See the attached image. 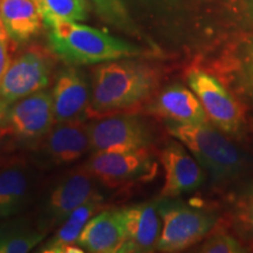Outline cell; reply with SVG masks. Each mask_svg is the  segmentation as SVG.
<instances>
[{
	"mask_svg": "<svg viewBox=\"0 0 253 253\" xmlns=\"http://www.w3.org/2000/svg\"><path fill=\"white\" fill-rule=\"evenodd\" d=\"M120 59L100 63L91 77L88 119L131 112L156 88V73L143 63Z\"/></svg>",
	"mask_w": 253,
	"mask_h": 253,
	"instance_id": "1",
	"label": "cell"
},
{
	"mask_svg": "<svg viewBox=\"0 0 253 253\" xmlns=\"http://www.w3.org/2000/svg\"><path fill=\"white\" fill-rule=\"evenodd\" d=\"M48 27L50 49L69 66L97 65L130 59L141 53L138 47L128 41L77 21L56 20Z\"/></svg>",
	"mask_w": 253,
	"mask_h": 253,
	"instance_id": "2",
	"label": "cell"
},
{
	"mask_svg": "<svg viewBox=\"0 0 253 253\" xmlns=\"http://www.w3.org/2000/svg\"><path fill=\"white\" fill-rule=\"evenodd\" d=\"M167 129L194 155L213 183H226L237 178L245 167L244 157L219 129L209 123L181 125L167 122Z\"/></svg>",
	"mask_w": 253,
	"mask_h": 253,
	"instance_id": "3",
	"label": "cell"
},
{
	"mask_svg": "<svg viewBox=\"0 0 253 253\" xmlns=\"http://www.w3.org/2000/svg\"><path fill=\"white\" fill-rule=\"evenodd\" d=\"M99 184L84 166L55 177L37 199L34 220L38 227L46 235L55 231L75 209L101 195Z\"/></svg>",
	"mask_w": 253,
	"mask_h": 253,
	"instance_id": "4",
	"label": "cell"
},
{
	"mask_svg": "<svg viewBox=\"0 0 253 253\" xmlns=\"http://www.w3.org/2000/svg\"><path fill=\"white\" fill-rule=\"evenodd\" d=\"M156 204L162 219L157 251L178 252L188 249L203 239L216 224L212 213L190 207L182 201L163 197Z\"/></svg>",
	"mask_w": 253,
	"mask_h": 253,
	"instance_id": "5",
	"label": "cell"
},
{
	"mask_svg": "<svg viewBox=\"0 0 253 253\" xmlns=\"http://www.w3.org/2000/svg\"><path fill=\"white\" fill-rule=\"evenodd\" d=\"M89 134L93 153L148 149L153 141L147 120L131 112L93 119Z\"/></svg>",
	"mask_w": 253,
	"mask_h": 253,
	"instance_id": "6",
	"label": "cell"
},
{
	"mask_svg": "<svg viewBox=\"0 0 253 253\" xmlns=\"http://www.w3.org/2000/svg\"><path fill=\"white\" fill-rule=\"evenodd\" d=\"M84 166L101 185L109 189L128 188L147 181L155 170L148 149L94 153Z\"/></svg>",
	"mask_w": 253,
	"mask_h": 253,
	"instance_id": "7",
	"label": "cell"
},
{
	"mask_svg": "<svg viewBox=\"0 0 253 253\" xmlns=\"http://www.w3.org/2000/svg\"><path fill=\"white\" fill-rule=\"evenodd\" d=\"M91 150L89 123L84 121L54 123L40 138L36 166L53 169L72 164Z\"/></svg>",
	"mask_w": 253,
	"mask_h": 253,
	"instance_id": "8",
	"label": "cell"
},
{
	"mask_svg": "<svg viewBox=\"0 0 253 253\" xmlns=\"http://www.w3.org/2000/svg\"><path fill=\"white\" fill-rule=\"evenodd\" d=\"M52 59L39 47H31L13 59L0 84V99L8 104L46 89L52 78Z\"/></svg>",
	"mask_w": 253,
	"mask_h": 253,
	"instance_id": "9",
	"label": "cell"
},
{
	"mask_svg": "<svg viewBox=\"0 0 253 253\" xmlns=\"http://www.w3.org/2000/svg\"><path fill=\"white\" fill-rule=\"evenodd\" d=\"M188 84L201 101L208 119L227 134H237L243 126V114L225 87L208 72L195 68L188 73Z\"/></svg>",
	"mask_w": 253,
	"mask_h": 253,
	"instance_id": "10",
	"label": "cell"
},
{
	"mask_svg": "<svg viewBox=\"0 0 253 253\" xmlns=\"http://www.w3.org/2000/svg\"><path fill=\"white\" fill-rule=\"evenodd\" d=\"M40 194V177L36 166L14 157L0 164V218L18 216Z\"/></svg>",
	"mask_w": 253,
	"mask_h": 253,
	"instance_id": "11",
	"label": "cell"
},
{
	"mask_svg": "<svg viewBox=\"0 0 253 253\" xmlns=\"http://www.w3.org/2000/svg\"><path fill=\"white\" fill-rule=\"evenodd\" d=\"M91 81L77 66L63 68L55 79L52 90L55 123L84 121L88 119Z\"/></svg>",
	"mask_w": 253,
	"mask_h": 253,
	"instance_id": "12",
	"label": "cell"
},
{
	"mask_svg": "<svg viewBox=\"0 0 253 253\" xmlns=\"http://www.w3.org/2000/svg\"><path fill=\"white\" fill-rule=\"evenodd\" d=\"M55 123L52 91L42 89L9 106L7 125L24 140L42 138Z\"/></svg>",
	"mask_w": 253,
	"mask_h": 253,
	"instance_id": "13",
	"label": "cell"
},
{
	"mask_svg": "<svg viewBox=\"0 0 253 253\" xmlns=\"http://www.w3.org/2000/svg\"><path fill=\"white\" fill-rule=\"evenodd\" d=\"M164 168V184L162 197L175 198L177 196L194 191L203 184L204 170L195 156L182 142H170L160 153Z\"/></svg>",
	"mask_w": 253,
	"mask_h": 253,
	"instance_id": "14",
	"label": "cell"
},
{
	"mask_svg": "<svg viewBox=\"0 0 253 253\" xmlns=\"http://www.w3.org/2000/svg\"><path fill=\"white\" fill-rule=\"evenodd\" d=\"M125 242L120 253H145L156 249L162 219L156 203H140L122 208Z\"/></svg>",
	"mask_w": 253,
	"mask_h": 253,
	"instance_id": "15",
	"label": "cell"
},
{
	"mask_svg": "<svg viewBox=\"0 0 253 253\" xmlns=\"http://www.w3.org/2000/svg\"><path fill=\"white\" fill-rule=\"evenodd\" d=\"M125 242L122 209H107L88 220L78 239L84 251L91 253L119 252Z\"/></svg>",
	"mask_w": 253,
	"mask_h": 253,
	"instance_id": "16",
	"label": "cell"
},
{
	"mask_svg": "<svg viewBox=\"0 0 253 253\" xmlns=\"http://www.w3.org/2000/svg\"><path fill=\"white\" fill-rule=\"evenodd\" d=\"M149 110L168 122L181 125H203L209 120L196 94L182 84H172L161 91Z\"/></svg>",
	"mask_w": 253,
	"mask_h": 253,
	"instance_id": "17",
	"label": "cell"
},
{
	"mask_svg": "<svg viewBox=\"0 0 253 253\" xmlns=\"http://www.w3.org/2000/svg\"><path fill=\"white\" fill-rule=\"evenodd\" d=\"M102 196L89 199L86 203L80 205L69 214L67 219L54 231V235L41 245L39 252L43 253H62V252H80L78 249V239L82 230L84 229L88 220L101 210H104ZM82 250V249H81ZM84 251V250H82Z\"/></svg>",
	"mask_w": 253,
	"mask_h": 253,
	"instance_id": "18",
	"label": "cell"
},
{
	"mask_svg": "<svg viewBox=\"0 0 253 253\" xmlns=\"http://www.w3.org/2000/svg\"><path fill=\"white\" fill-rule=\"evenodd\" d=\"M0 17L14 42H24L39 33L42 15L34 0H0Z\"/></svg>",
	"mask_w": 253,
	"mask_h": 253,
	"instance_id": "19",
	"label": "cell"
},
{
	"mask_svg": "<svg viewBox=\"0 0 253 253\" xmlns=\"http://www.w3.org/2000/svg\"><path fill=\"white\" fill-rule=\"evenodd\" d=\"M0 221V253H27L46 238L36 220L28 217H8Z\"/></svg>",
	"mask_w": 253,
	"mask_h": 253,
	"instance_id": "20",
	"label": "cell"
},
{
	"mask_svg": "<svg viewBox=\"0 0 253 253\" xmlns=\"http://www.w3.org/2000/svg\"><path fill=\"white\" fill-rule=\"evenodd\" d=\"M47 26L56 20L82 21L88 17L86 0H34Z\"/></svg>",
	"mask_w": 253,
	"mask_h": 253,
	"instance_id": "21",
	"label": "cell"
},
{
	"mask_svg": "<svg viewBox=\"0 0 253 253\" xmlns=\"http://www.w3.org/2000/svg\"><path fill=\"white\" fill-rule=\"evenodd\" d=\"M86 1L93 6V8H95V11L104 20L119 28L130 30L128 13L121 0H86Z\"/></svg>",
	"mask_w": 253,
	"mask_h": 253,
	"instance_id": "22",
	"label": "cell"
},
{
	"mask_svg": "<svg viewBox=\"0 0 253 253\" xmlns=\"http://www.w3.org/2000/svg\"><path fill=\"white\" fill-rule=\"evenodd\" d=\"M205 253H242L244 249L235 237L227 233H217L210 236L198 250Z\"/></svg>",
	"mask_w": 253,
	"mask_h": 253,
	"instance_id": "23",
	"label": "cell"
},
{
	"mask_svg": "<svg viewBox=\"0 0 253 253\" xmlns=\"http://www.w3.org/2000/svg\"><path fill=\"white\" fill-rule=\"evenodd\" d=\"M13 42L14 41L8 36L2 21H0V84L4 79L9 65L13 61V58H12Z\"/></svg>",
	"mask_w": 253,
	"mask_h": 253,
	"instance_id": "24",
	"label": "cell"
},
{
	"mask_svg": "<svg viewBox=\"0 0 253 253\" xmlns=\"http://www.w3.org/2000/svg\"><path fill=\"white\" fill-rule=\"evenodd\" d=\"M242 221L246 226V230L253 236V194L250 197L243 208L242 212Z\"/></svg>",
	"mask_w": 253,
	"mask_h": 253,
	"instance_id": "25",
	"label": "cell"
},
{
	"mask_svg": "<svg viewBox=\"0 0 253 253\" xmlns=\"http://www.w3.org/2000/svg\"><path fill=\"white\" fill-rule=\"evenodd\" d=\"M245 72L248 75L249 80L253 84V46L250 49L248 56H246V62H245Z\"/></svg>",
	"mask_w": 253,
	"mask_h": 253,
	"instance_id": "26",
	"label": "cell"
},
{
	"mask_svg": "<svg viewBox=\"0 0 253 253\" xmlns=\"http://www.w3.org/2000/svg\"><path fill=\"white\" fill-rule=\"evenodd\" d=\"M9 106H11V104H8L6 101L0 99V125H7Z\"/></svg>",
	"mask_w": 253,
	"mask_h": 253,
	"instance_id": "27",
	"label": "cell"
},
{
	"mask_svg": "<svg viewBox=\"0 0 253 253\" xmlns=\"http://www.w3.org/2000/svg\"><path fill=\"white\" fill-rule=\"evenodd\" d=\"M13 135V131H12L11 126L8 125H0V142L5 140L7 136Z\"/></svg>",
	"mask_w": 253,
	"mask_h": 253,
	"instance_id": "28",
	"label": "cell"
},
{
	"mask_svg": "<svg viewBox=\"0 0 253 253\" xmlns=\"http://www.w3.org/2000/svg\"><path fill=\"white\" fill-rule=\"evenodd\" d=\"M0 21H1V17H0Z\"/></svg>",
	"mask_w": 253,
	"mask_h": 253,
	"instance_id": "29",
	"label": "cell"
}]
</instances>
